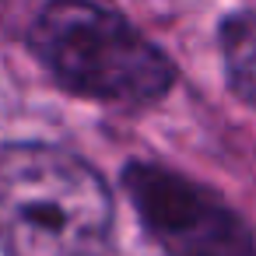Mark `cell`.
Segmentation results:
<instances>
[{
  "mask_svg": "<svg viewBox=\"0 0 256 256\" xmlns=\"http://www.w3.org/2000/svg\"><path fill=\"white\" fill-rule=\"evenodd\" d=\"M116 200L106 176L53 140H0V252L106 256Z\"/></svg>",
  "mask_w": 256,
  "mask_h": 256,
  "instance_id": "6da1fadb",
  "label": "cell"
},
{
  "mask_svg": "<svg viewBox=\"0 0 256 256\" xmlns=\"http://www.w3.org/2000/svg\"><path fill=\"white\" fill-rule=\"evenodd\" d=\"M25 42L60 88L116 109H151L179 81L176 60L98 0H46Z\"/></svg>",
  "mask_w": 256,
  "mask_h": 256,
  "instance_id": "7a4b0ae2",
  "label": "cell"
},
{
  "mask_svg": "<svg viewBox=\"0 0 256 256\" xmlns=\"http://www.w3.org/2000/svg\"><path fill=\"white\" fill-rule=\"evenodd\" d=\"M120 186L162 256H256L252 224L186 172L130 158L120 168Z\"/></svg>",
  "mask_w": 256,
  "mask_h": 256,
  "instance_id": "3957f363",
  "label": "cell"
},
{
  "mask_svg": "<svg viewBox=\"0 0 256 256\" xmlns=\"http://www.w3.org/2000/svg\"><path fill=\"white\" fill-rule=\"evenodd\" d=\"M218 53L228 92L256 109V8H235L218 22Z\"/></svg>",
  "mask_w": 256,
  "mask_h": 256,
  "instance_id": "277c9868",
  "label": "cell"
}]
</instances>
